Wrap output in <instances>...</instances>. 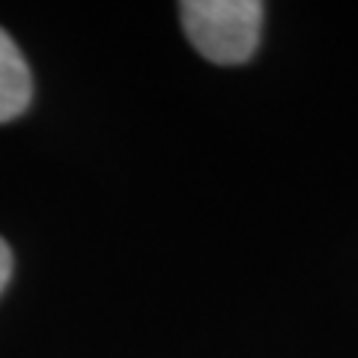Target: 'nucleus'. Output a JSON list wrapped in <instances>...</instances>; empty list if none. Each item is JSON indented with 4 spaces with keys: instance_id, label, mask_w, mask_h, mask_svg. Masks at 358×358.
<instances>
[{
    "instance_id": "f03ea898",
    "label": "nucleus",
    "mask_w": 358,
    "mask_h": 358,
    "mask_svg": "<svg viewBox=\"0 0 358 358\" xmlns=\"http://www.w3.org/2000/svg\"><path fill=\"white\" fill-rule=\"evenodd\" d=\"M33 96V78L24 54L6 30H0V122L24 114Z\"/></svg>"
},
{
    "instance_id": "f257e3e1",
    "label": "nucleus",
    "mask_w": 358,
    "mask_h": 358,
    "mask_svg": "<svg viewBox=\"0 0 358 358\" xmlns=\"http://www.w3.org/2000/svg\"><path fill=\"white\" fill-rule=\"evenodd\" d=\"M266 6L260 0H185L179 21L188 42L206 60L236 66L254 57L260 45Z\"/></svg>"
},
{
    "instance_id": "7ed1b4c3",
    "label": "nucleus",
    "mask_w": 358,
    "mask_h": 358,
    "mask_svg": "<svg viewBox=\"0 0 358 358\" xmlns=\"http://www.w3.org/2000/svg\"><path fill=\"white\" fill-rule=\"evenodd\" d=\"M9 275H13V251L0 239V293H3V287L9 284Z\"/></svg>"
}]
</instances>
